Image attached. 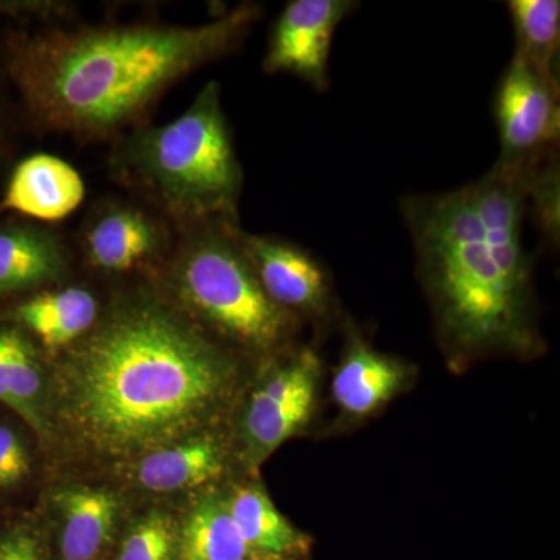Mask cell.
Returning a JSON list of instances; mask_svg holds the SVG:
<instances>
[{"label": "cell", "mask_w": 560, "mask_h": 560, "mask_svg": "<svg viewBox=\"0 0 560 560\" xmlns=\"http://www.w3.org/2000/svg\"><path fill=\"white\" fill-rule=\"evenodd\" d=\"M238 361L160 290L117 298L62 350L49 400L75 447L140 458L206 431L230 404Z\"/></svg>", "instance_id": "obj_1"}, {"label": "cell", "mask_w": 560, "mask_h": 560, "mask_svg": "<svg viewBox=\"0 0 560 560\" xmlns=\"http://www.w3.org/2000/svg\"><path fill=\"white\" fill-rule=\"evenodd\" d=\"M242 3L198 25L125 24L11 32L0 60L39 128L84 140L139 127L176 81L235 54L260 21Z\"/></svg>", "instance_id": "obj_2"}, {"label": "cell", "mask_w": 560, "mask_h": 560, "mask_svg": "<svg viewBox=\"0 0 560 560\" xmlns=\"http://www.w3.org/2000/svg\"><path fill=\"white\" fill-rule=\"evenodd\" d=\"M400 210L452 357L539 348L533 259L523 242V165L495 162L458 189L401 198Z\"/></svg>", "instance_id": "obj_3"}, {"label": "cell", "mask_w": 560, "mask_h": 560, "mask_svg": "<svg viewBox=\"0 0 560 560\" xmlns=\"http://www.w3.org/2000/svg\"><path fill=\"white\" fill-rule=\"evenodd\" d=\"M109 168L176 232L241 223L245 176L217 81H209L171 124L124 136L110 153Z\"/></svg>", "instance_id": "obj_4"}, {"label": "cell", "mask_w": 560, "mask_h": 560, "mask_svg": "<svg viewBox=\"0 0 560 560\" xmlns=\"http://www.w3.org/2000/svg\"><path fill=\"white\" fill-rule=\"evenodd\" d=\"M241 223L178 231L162 265L168 300L221 342L256 353L287 348L298 320L261 289L241 243Z\"/></svg>", "instance_id": "obj_5"}, {"label": "cell", "mask_w": 560, "mask_h": 560, "mask_svg": "<svg viewBox=\"0 0 560 560\" xmlns=\"http://www.w3.org/2000/svg\"><path fill=\"white\" fill-rule=\"evenodd\" d=\"M320 374L318 353L301 348L276 361L261 377L246 401L241 423L243 455L250 467L270 458L311 422Z\"/></svg>", "instance_id": "obj_6"}, {"label": "cell", "mask_w": 560, "mask_h": 560, "mask_svg": "<svg viewBox=\"0 0 560 560\" xmlns=\"http://www.w3.org/2000/svg\"><path fill=\"white\" fill-rule=\"evenodd\" d=\"M176 235L171 221L142 201L106 198L88 212L79 245L94 270L121 276L164 265Z\"/></svg>", "instance_id": "obj_7"}, {"label": "cell", "mask_w": 560, "mask_h": 560, "mask_svg": "<svg viewBox=\"0 0 560 560\" xmlns=\"http://www.w3.org/2000/svg\"><path fill=\"white\" fill-rule=\"evenodd\" d=\"M560 84L540 75L514 54L493 101L500 156L506 165H526L556 150L560 138Z\"/></svg>", "instance_id": "obj_8"}, {"label": "cell", "mask_w": 560, "mask_h": 560, "mask_svg": "<svg viewBox=\"0 0 560 560\" xmlns=\"http://www.w3.org/2000/svg\"><path fill=\"white\" fill-rule=\"evenodd\" d=\"M359 5L353 0H291L272 24L265 72L290 73L316 92L329 90L335 33Z\"/></svg>", "instance_id": "obj_9"}, {"label": "cell", "mask_w": 560, "mask_h": 560, "mask_svg": "<svg viewBox=\"0 0 560 560\" xmlns=\"http://www.w3.org/2000/svg\"><path fill=\"white\" fill-rule=\"evenodd\" d=\"M242 248L268 298L298 320L319 324L334 311L326 267L296 243L241 231Z\"/></svg>", "instance_id": "obj_10"}, {"label": "cell", "mask_w": 560, "mask_h": 560, "mask_svg": "<svg viewBox=\"0 0 560 560\" xmlns=\"http://www.w3.org/2000/svg\"><path fill=\"white\" fill-rule=\"evenodd\" d=\"M69 271L70 250L58 232L33 221L0 223V300L50 289Z\"/></svg>", "instance_id": "obj_11"}, {"label": "cell", "mask_w": 560, "mask_h": 560, "mask_svg": "<svg viewBox=\"0 0 560 560\" xmlns=\"http://www.w3.org/2000/svg\"><path fill=\"white\" fill-rule=\"evenodd\" d=\"M84 197V180L69 162L54 154L36 153L14 167L0 198V213L57 223L72 215Z\"/></svg>", "instance_id": "obj_12"}, {"label": "cell", "mask_w": 560, "mask_h": 560, "mask_svg": "<svg viewBox=\"0 0 560 560\" xmlns=\"http://www.w3.org/2000/svg\"><path fill=\"white\" fill-rule=\"evenodd\" d=\"M410 377L407 363L378 352L350 329L331 382V396L349 418H366L400 394Z\"/></svg>", "instance_id": "obj_13"}, {"label": "cell", "mask_w": 560, "mask_h": 560, "mask_svg": "<svg viewBox=\"0 0 560 560\" xmlns=\"http://www.w3.org/2000/svg\"><path fill=\"white\" fill-rule=\"evenodd\" d=\"M101 318V305L84 287H50L28 294L10 312L16 324L44 349L62 352L86 337Z\"/></svg>", "instance_id": "obj_14"}, {"label": "cell", "mask_w": 560, "mask_h": 560, "mask_svg": "<svg viewBox=\"0 0 560 560\" xmlns=\"http://www.w3.org/2000/svg\"><path fill=\"white\" fill-rule=\"evenodd\" d=\"M228 463L224 441L209 431L194 434L167 447L140 456L135 478L143 489L156 493L200 488L215 480Z\"/></svg>", "instance_id": "obj_15"}, {"label": "cell", "mask_w": 560, "mask_h": 560, "mask_svg": "<svg viewBox=\"0 0 560 560\" xmlns=\"http://www.w3.org/2000/svg\"><path fill=\"white\" fill-rule=\"evenodd\" d=\"M35 341L16 324H0V404L40 436L50 431L49 385Z\"/></svg>", "instance_id": "obj_16"}, {"label": "cell", "mask_w": 560, "mask_h": 560, "mask_svg": "<svg viewBox=\"0 0 560 560\" xmlns=\"http://www.w3.org/2000/svg\"><path fill=\"white\" fill-rule=\"evenodd\" d=\"M62 560H92L113 539L120 501L108 489L72 486L57 495Z\"/></svg>", "instance_id": "obj_17"}, {"label": "cell", "mask_w": 560, "mask_h": 560, "mask_svg": "<svg viewBox=\"0 0 560 560\" xmlns=\"http://www.w3.org/2000/svg\"><path fill=\"white\" fill-rule=\"evenodd\" d=\"M224 500L250 555L285 559L307 548V536L291 525L257 482L238 486Z\"/></svg>", "instance_id": "obj_18"}, {"label": "cell", "mask_w": 560, "mask_h": 560, "mask_svg": "<svg viewBox=\"0 0 560 560\" xmlns=\"http://www.w3.org/2000/svg\"><path fill=\"white\" fill-rule=\"evenodd\" d=\"M249 556L224 495L201 497L180 525L175 560H243Z\"/></svg>", "instance_id": "obj_19"}, {"label": "cell", "mask_w": 560, "mask_h": 560, "mask_svg": "<svg viewBox=\"0 0 560 560\" xmlns=\"http://www.w3.org/2000/svg\"><path fill=\"white\" fill-rule=\"evenodd\" d=\"M515 35V54L545 79L559 83V0H511L506 3Z\"/></svg>", "instance_id": "obj_20"}, {"label": "cell", "mask_w": 560, "mask_h": 560, "mask_svg": "<svg viewBox=\"0 0 560 560\" xmlns=\"http://www.w3.org/2000/svg\"><path fill=\"white\" fill-rule=\"evenodd\" d=\"M526 213L536 223L544 245L555 248L560 238V171L558 149L523 165Z\"/></svg>", "instance_id": "obj_21"}, {"label": "cell", "mask_w": 560, "mask_h": 560, "mask_svg": "<svg viewBox=\"0 0 560 560\" xmlns=\"http://www.w3.org/2000/svg\"><path fill=\"white\" fill-rule=\"evenodd\" d=\"M176 547L178 526L172 515L151 511L125 537L119 560H175Z\"/></svg>", "instance_id": "obj_22"}, {"label": "cell", "mask_w": 560, "mask_h": 560, "mask_svg": "<svg viewBox=\"0 0 560 560\" xmlns=\"http://www.w3.org/2000/svg\"><path fill=\"white\" fill-rule=\"evenodd\" d=\"M27 445L13 427L0 422V490L13 489L31 474Z\"/></svg>", "instance_id": "obj_23"}, {"label": "cell", "mask_w": 560, "mask_h": 560, "mask_svg": "<svg viewBox=\"0 0 560 560\" xmlns=\"http://www.w3.org/2000/svg\"><path fill=\"white\" fill-rule=\"evenodd\" d=\"M0 560H43L35 530L24 523L0 530Z\"/></svg>", "instance_id": "obj_24"}, {"label": "cell", "mask_w": 560, "mask_h": 560, "mask_svg": "<svg viewBox=\"0 0 560 560\" xmlns=\"http://www.w3.org/2000/svg\"><path fill=\"white\" fill-rule=\"evenodd\" d=\"M243 560H283L280 558H270V556H249V558Z\"/></svg>", "instance_id": "obj_25"}]
</instances>
